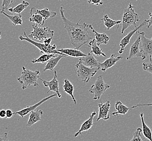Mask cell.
<instances>
[{
    "label": "cell",
    "instance_id": "4dcf8cb0",
    "mask_svg": "<svg viewBox=\"0 0 152 141\" xmlns=\"http://www.w3.org/2000/svg\"><path fill=\"white\" fill-rule=\"evenodd\" d=\"M142 129L140 128H137L133 134V137L130 140L128 141H143L141 136Z\"/></svg>",
    "mask_w": 152,
    "mask_h": 141
},
{
    "label": "cell",
    "instance_id": "484cf974",
    "mask_svg": "<svg viewBox=\"0 0 152 141\" xmlns=\"http://www.w3.org/2000/svg\"><path fill=\"white\" fill-rule=\"evenodd\" d=\"M1 13H2L4 15L6 16L7 18L12 23V25L16 26L18 25H22L23 23L22 21V16L20 14H17L16 15H9L7 14L5 11H1Z\"/></svg>",
    "mask_w": 152,
    "mask_h": 141
},
{
    "label": "cell",
    "instance_id": "ba28073f",
    "mask_svg": "<svg viewBox=\"0 0 152 141\" xmlns=\"http://www.w3.org/2000/svg\"><path fill=\"white\" fill-rule=\"evenodd\" d=\"M137 33L140 35L141 37L140 41V50L142 53L145 57H147L149 55V57L152 58V37L148 39L145 36V32H139L138 31Z\"/></svg>",
    "mask_w": 152,
    "mask_h": 141
},
{
    "label": "cell",
    "instance_id": "6da1fadb",
    "mask_svg": "<svg viewBox=\"0 0 152 141\" xmlns=\"http://www.w3.org/2000/svg\"><path fill=\"white\" fill-rule=\"evenodd\" d=\"M60 12L64 29L67 31L70 38V43L75 48L79 49L82 46L94 39L91 35L92 31L90 29L89 25L85 22L80 23L82 18L77 23L71 21L64 15V9L63 7H61Z\"/></svg>",
    "mask_w": 152,
    "mask_h": 141
},
{
    "label": "cell",
    "instance_id": "9a60e30c",
    "mask_svg": "<svg viewBox=\"0 0 152 141\" xmlns=\"http://www.w3.org/2000/svg\"><path fill=\"white\" fill-rule=\"evenodd\" d=\"M80 62L89 68H99V62L95 58L91 53H88L85 57L79 58Z\"/></svg>",
    "mask_w": 152,
    "mask_h": 141
},
{
    "label": "cell",
    "instance_id": "277c9868",
    "mask_svg": "<svg viewBox=\"0 0 152 141\" xmlns=\"http://www.w3.org/2000/svg\"><path fill=\"white\" fill-rule=\"evenodd\" d=\"M24 35L25 37H23L22 35L19 36V39L21 41H26L28 43L33 45V46H35L40 51V53L45 54H59V55H64L66 57H67V55L64 54L63 53L57 51L56 49V45L54 44L53 45H46L45 43H40L31 39L29 37H28L27 33L26 32H24Z\"/></svg>",
    "mask_w": 152,
    "mask_h": 141
},
{
    "label": "cell",
    "instance_id": "7a4b0ae2",
    "mask_svg": "<svg viewBox=\"0 0 152 141\" xmlns=\"http://www.w3.org/2000/svg\"><path fill=\"white\" fill-rule=\"evenodd\" d=\"M41 72L39 70H31L22 66V72L20 77L18 78V81L21 85L22 90H25L28 87L33 86L39 87L38 79L40 78Z\"/></svg>",
    "mask_w": 152,
    "mask_h": 141
},
{
    "label": "cell",
    "instance_id": "d4e9b609",
    "mask_svg": "<svg viewBox=\"0 0 152 141\" xmlns=\"http://www.w3.org/2000/svg\"><path fill=\"white\" fill-rule=\"evenodd\" d=\"M64 57H66L64 55H59L58 57H53L50 59L45 66V68L43 70V72H45L46 70H54L56 65L58 64V62L61 59Z\"/></svg>",
    "mask_w": 152,
    "mask_h": 141
},
{
    "label": "cell",
    "instance_id": "3957f363",
    "mask_svg": "<svg viewBox=\"0 0 152 141\" xmlns=\"http://www.w3.org/2000/svg\"><path fill=\"white\" fill-rule=\"evenodd\" d=\"M141 22L139 15L135 12L134 7L132 5V2H131L128 8L124 9L122 21L121 34H124L125 31L132 26L136 27L137 22Z\"/></svg>",
    "mask_w": 152,
    "mask_h": 141
},
{
    "label": "cell",
    "instance_id": "5bb4252c",
    "mask_svg": "<svg viewBox=\"0 0 152 141\" xmlns=\"http://www.w3.org/2000/svg\"><path fill=\"white\" fill-rule=\"evenodd\" d=\"M115 54H113L109 58L107 59L102 62L99 63V70L103 72H105L108 68H112L116 64L117 62L123 59L121 56H119L118 57H115Z\"/></svg>",
    "mask_w": 152,
    "mask_h": 141
},
{
    "label": "cell",
    "instance_id": "8992f818",
    "mask_svg": "<svg viewBox=\"0 0 152 141\" xmlns=\"http://www.w3.org/2000/svg\"><path fill=\"white\" fill-rule=\"evenodd\" d=\"M110 85L107 84L104 81L103 76L100 75L97 77V79L95 81L94 84L91 85L89 92L94 95L93 97L94 100H99L106 91L107 90L110 89Z\"/></svg>",
    "mask_w": 152,
    "mask_h": 141
},
{
    "label": "cell",
    "instance_id": "44dd1931",
    "mask_svg": "<svg viewBox=\"0 0 152 141\" xmlns=\"http://www.w3.org/2000/svg\"><path fill=\"white\" fill-rule=\"evenodd\" d=\"M140 116L142 123V132L143 134V137L147 140H148L149 141H152V130L145 122L143 112H141L140 114Z\"/></svg>",
    "mask_w": 152,
    "mask_h": 141
},
{
    "label": "cell",
    "instance_id": "d590c367",
    "mask_svg": "<svg viewBox=\"0 0 152 141\" xmlns=\"http://www.w3.org/2000/svg\"><path fill=\"white\" fill-rule=\"evenodd\" d=\"M14 115V112H12V111L10 109H8L6 110V118L9 119V118H11L13 115Z\"/></svg>",
    "mask_w": 152,
    "mask_h": 141
},
{
    "label": "cell",
    "instance_id": "cb8c5ba5",
    "mask_svg": "<svg viewBox=\"0 0 152 141\" xmlns=\"http://www.w3.org/2000/svg\"><path fill=\"white\" fill-rule=\"evenodd\" d=\"M115 107L116 110V112H113L112 113L113 116H118L119 115H125L130 110V107H128L123 104L120 101H116L115 104Z\"/></svg>",
    "mask_w": 152,
    "mask_h": 141
},
{
    "label": "cell",
    "instance_id": "7c38bea8",
    "mask_svg": "<svg viewBox=\"0 0 152 141\" xmlns=\"http://www.w3.org/2000/svg\"><path fill=\"white\" fill-rule=\"evenodd\" d=\"M140 41L141 37L139 35L135 42L131 46L129 55L126 58L127 60H129L133 58H141L142 60L146 59V57L144 56L140 50Z\"/></svg>",
    "mask_w": 152,
    "mask_h": 141
},
{
    "label": "cell",
    "instance_id": "f546056e",
    "mask_svg": "<svg viewBox=\"0 0 152 141\" xmlns=\"http://www.w3.org/2000/svg\"><path fill=\"white\" fill-rule=\"evenodd\" d=\"M53 57H55V54L45 53V54H43L42 55H41L38 58L34 59L33 60H32L31 62L33 64H36V63L44 64L46 62H48L50 59Z\"/></svg>",
    "mask_w": 152,
    "mask_h": 141
},
{
    "label": "cell",
    "instance_id": "83f0119b",
    "mask_svg": "<svg viewBox=\"0 0 152 141\" xmlns=\"http://www.w3.org/2000/svg\"><path fill=\"white\" fill-rule=\"evenodd\" d=\"M35 11L37 13L39 14L42 16L45 20L50 18H53L57 15V12H53L49 8H45V9H35Z\"/></svg>",
    "mask_w": 152,
    "mask_h": 141
},
{
    "label": "cell",
    "instance_id": "4fadbf2b",
    "mask_svg": "<svg viewBox=\"0 0 152 141\" xmlns=\"http://www.w3.org/2000/svg\"><path fill=\"white\" fill-rule=\"evenodd\" d=\"M99 107V115L97 117L96 121L98 122L100 120H109L110 118V102L107 100L106 103H103L101 101V103L97 105Z\"/></svg>",
    "mask_w": 152,
    "mask_h": 141
},
{
    "label": "cell",
    "instance_id": "74e56055",
    "mask_svg": "<svg viewBox=\"0 0 152 141\" xmlns=\"http://www.w3.org/2000/svg\"><path fill=\"white\" fill-rule=\"evenodd\" d=\"M149 18L148 21V25H147V28H149L152 25V12H150L149 13Z\"/></svg>",
    "mask_w": 152,
    "mask_h": 141
},
{
    "label": "cell",
    "instance_id": "f1b7e54d",
    "mask_svg": "<svg viewBox=\"0 0 152 141\" xmlns=\"http://www.w3.org/2000/svg\"><path fill=\"white\" fill-rule=\"evenodd\" d=\"M29 3L26 1H23L22 3L19 4L17 6L14 8H8V11L12 13L16 14H21L24 9H26L29 6Z\"/></svg>",
    "mask_w": 152,
    "mask_h": 141
},
{
    "label": "cell",
    "instance_id": "ac0fdd59",
    "mask_svg": "<svg viewBox=\"0 0 152 141\" xmlns=\"http://www.w3.org/2000/svg\"><path fill=\"white\" fill-rule=\"evenodd\" d=\"M43 114V111L42 110H37L33 111L31 112L28 120L26 126L28 127H31L34 124L41 120V116Z\"/></svg>",
    "mask_w": 152,
    "mask_h": 141
},
{
    "label": "cell",
    "instance_id": "ab89813d",
    "mask_svg": "<svg viewBox=\"0 0 152 141\" xmlns=\"http://www.w3.org/2000/svg\"><path fill=\"white\" fill-rule=\"evenodd\" d=\"M52 40H53V37L47 38V39L43 40V43H45L46 45H50L52 43Z\"/></svg>",
    "mask_w": 152,
    "mask_h": 141
},
{
    "label": "cell",
    "instance_id": "8fae6325",
    "mask_svg": "<svg viewBox=\"0 0 152 141\" xmlns=\"http://www.w3.org/2000/svg\"><path fill=\"white\" fill-rule=\"evenodd\" d=\"M56 96H58L56 93L49 95L48 97H47L46 98H43L42 100H41L39 102L36 103L35 104H34L33 105H31V106H28L27 107H25V108L22 109L21 110H19L18 111H17V112H14V115H19L20 117V118H23L25 116L27 115L28 114L31 113V111L35 110L36 109H37L41 105H42L43 103H44L45 101H47L49 99L53 98V97H56Z\"/></svg>",
    "mask_w": 152,
    "mask_h": 141
},
{
    "label": "cell",
    "instance_id": "4316f807",
    "mask_svg": "<svg viewBox=\"0 0 152 141\" xmlns=\"http://www.w3.org/2000/svg\"><path fill=\"white\" fill-rule=\"evenodd\" d=\"M101 21H104V25L106 27L107 30H110L115 25H118L117 28L118 29L120 26V24L121 23V21H115L113 20L112 18H110L108 15H104V18L101 19Z\"/></svg>",
    "mask_w": 152,
    "mask_h": 141
},
{
    "label": "cell",
    "instance_id": "8d00e7d4",
    "mask_svg": "<svg viewBox=\"0 0 152 141\" xmlns=\"http://www.w3.org/2000/svg\"><path fill=\"white\" fill-rule=\"evenodd\" d=\"M152 106V103H149V104H137V105L133 106L132 107H130V109H135L137 107H140V106Z\"/></svg>",
    "mask_w": 152,
    "mask_h": 141
},
{
    "label": "cell",
    "instance_id": "60d3db41",
    "mask_svg": "<svg viewBox=\"0 0 152 141\" xmlns=\"http://www.w3.org/2000/svg\"><path fill=\"white\" fill-rule=\"evenodd\" d=\"M1 33H2V32H0V39H1V37H2V36H1Z\"/></svg>",
    "mask_w": 152,
    "mask_h": 141
},
{
    "label": "cell",
    "instance_id": "f35d334b",
    "mask_svg": "<svg viewBox=\"0 0 152 141\" xmlns=\"http://www.w3.org/2000/svg\"><path fill=\"white\" fill-rule=\"evenodd\" d=\"M0 118H6V110H0Z\"/></svg>",
    "mask_w": 152,
    "mask_h": 141
},
{
    "label": "cell",
    "instance_id": "5b68a950",
    "mask_svg": "<svg viewBox=\"0 0 152 141\" xmlns=\"http://www.w3.org/2000/svg\"><path fill=\"white\" fill-rule=\"evenodd\" d=\"M75 67L77 77L79 80L85 84L88 83L91 78L94 77L99 70L98 68L87 67L80 61L75 65Z\"/></svg>",
    "mask_w": 152,
    "mask_h": 141
},
{
    "label": "cell",
    "instance_id": "2e32d148",
    "mask_svg": "<svg viewBox=\"0 0 152 141\" xmlns=\"http://www.w3.org/2000/svg\"><path fill=\"white\" fill-rule=\"evenodd\" d=\"M96 115V111H94L91 113V116L88 118V120H86L83 123H82L79 131L74 134V137H76L79 135H81L82 134V132L87 131H88L89 129H91V127L94 126L93 120H94V118Z\"/></svg>",
    "mask_w": 152,
    "mask_h": 141
},
{
    "label": "cell",
    "instance_id": "d6a6232c",
    "mask_svg": "<svg viewBox=\"0 0 152 141\" xmlns=\"http://www.w3.org/2000/svg\"><path fill=\"white\" fill-rule=\"evenodd\" d=\"M12 2L13 0H2L1 11H5L7 9H8V7L12 4Z\"/></svg>",
    "mask_w": 152,
    "mask_h": 141
},
{
    "label": "cell",
    "instance_id": "b9f144b4",
    "mask_svg": "<svg viewBox=\"0 0 152 141\" xmlns=\"http://www.w3.org/2000/svg\"><path fill=\"white\" fill-rule=\"evenodd\" d=\"M136 1H137V0H136Z\"/></svg>",
    "mask_w": 152,
    "mask_h": 141
},
{
    "label": "cell",
    "instance_id": "52a82bcc",
    "mask_svg": "<svg viewBox=\"0 0 152 141\" xmlns=\"http://www.w3.org/2000/svg\"><path fill=\"white\" fill-rule=\"evenodd\" d=\"M33 31L31 32L29 37L39 41H43L47 38L53 37L54 34V31L52 30L48 27H42L38 25L32 26Z\"/></svg>",
    "mask_w": 152,
    "mask_h": 141
},
{
    "label": "cell",
    "instance_id": "ffe728a7",
    "mask_svg": "<svg viewBox=\"0 0 152 141\" xmlns=\"http://www.w3.org/2000/svg\"><path fill=\"white\" fill-rule=\"evenodd\" d=\"M35 9L36 8H31V16L29 18V20L31 22H34L39 26H43L45 24L46 20L40 14L36 12Z\"/></svg>",
    "mask_w": 152,
    "mask_h": 141
},
{
    "label": "cell",
    "instance_id": "30bf717a",
    "mask_svg": "<svg viewBox=\"0 0 152 141\" xmlns=\"http://www.w3.org/2000/svg\"><path fill=\"white\" fill-rule=\"evenodd\" d=\"M148 23V21L147 20H144L141 23V25H139V26L137 27H135V28H134V29H133L132 31H131L129 33L127 34L124 37H123L122 39V40H121L120 44H119V46H120L121 48L120 49V51H119V53L120 54H122L123 52H124L126 48V46L128 45L129 43H130V41H131V39L132 38V37L133 36L136 32H137V31H139L140 29V28L142 27L143 26H145V25H147V23Z\"/></svg>",
    "mask_w": 152,
    "mask_h": 141
},
{
    "label": "cell",
    "instance_id": "1f68e13d",
    "mask_svg": "<svg viewBox=\"0 0 152 141\" xmlns=\"http://www.w3.org/2000/svg\"><path fill=\"white\" fill-rule=\"evenodd\" d=\"M149 62H143L142 64V68L143 70L152 74V58L151 57H149Z\"/></svg>",
    "mask_w": 152,
    "mask_h": 141
},
{
    "label": "cell",
    "instance_id": "e575fe53",
    "mask_svg": "<svg viewBox=\"0 0 152 141\" xmlns=\"http://www.w3.org/2000/svg\"><path fill=\"white\" fill-rule=\"evenodd\" d=\"M0 141H10L8 138L7 132H5L3 135H0Z\"/></svg>",
    "mask_w": 152,
    "mask_h": 141
},
{
    "label": "cell",
    "instance_id": "603a6c76",
    "mask_svg": "<svg viewBox=\"0 0 152 141\" xmlns=\"http://www.w3.org/2000/svg\"><path fill=\"white\" fill-rule=\"evenodd\" d=\"M88 43L87 46L91 47V51L90 52L96 56H103L104 57H106V54L102 52V49L97 45L95 39L90 41Z\"/></svg>",
    "mask_w": 152,
    "mask_h": 141
},
{
    "label": "cell",
    "instance_id": "7402d4cb",
    "mask_svg": "<svg viewBox=\"0 0 152 141\" xmlns=\"http://www.w3.org/2000/svg\"><path fill=\"white\" fill-rule=\"evenodd\" d=\"M63 89L64 90V92H66L72 97L74 104L75 105L77 104L76 98L74 95V86L73 85V84L71 83L70 80L67 78H66L64 80V84L63 85Z\"/></svg>",
    "mask_w": 152,
    "mask_h": 141
},
{
    "label": "cell",
    "instance_id": "9c48e42d",
    "mask_svg": "<svg viewBox=\"0 0 152 141\" xmlns=\"http://www.w3.org/2000/svg\"><path fill=\"white\" fill-rule=\"evenodd\" d=\"M54 78L51 80L50 81H46L45 80L42 79L41 78H39L42 82L43 84L45 87H48L49 89V91L47 92V93H49L50 91L55 92L58 98H61L62 95L61 93L60 92V89H59V82L58 80V73L57 71L54 70Z\"/></svg>",
    "mask_w": 152,
    "mask_h": 141
},
{
    "label": "cell",
    "instance_id": "d6986e66",
    "mask_svg": "<svg viewBox=\"0 0 152 141\" xmlns=\"http://www.w3.org/2000/svg\"><path fill=\"white\" fill-rule=\"evenodd\" d=\"M57 51L63 53L67 56H69L70 57L74 58H81L83 57H85L87 55L79 49L76 48H61L57 49Z\"/></svg>",
    "mask_w": 152,
    "mask_h": 141
},
{
    "label": "cell",
    "instance_id": "836d02e7",
    "mask_svg": "<svg viewBox=\"0 0 152 141\" xmlns=\"http://www.w3.org/2000/svg\"><path fill=\"white\" fill-rule=\"evenodd\" d=\"M87 1L89 4L96 6L102 5L104 4L102 0H87Z\"/></svg>",
    "mask_w": 152,
    "mask_h": 141
},
{
    "label": "cell",
    "instance_id": "e0dca14e",
    "mask_svg": "<svg viewBox=\"0 0 152 141\" xmlns=\"http://www.w3.org/2000/svg\"><path fill=\"white\" fill-rule=\"evenodd\" d=\"M89 27L92 31V32L94 33L95 39L96 41V43L99 46H100L101 45H106L108 43V41L110 40V37L108 36L107 34L104 33H98L95 30L94 28L91 25H89Z\"/></svg>",
    "mask_w": 152,
    "mask_h": 141
}]
</instances>
